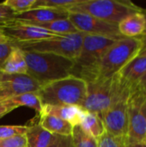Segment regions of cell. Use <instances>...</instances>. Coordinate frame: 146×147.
<instances>
[{"instance_id": "cell-30", "label": "cell", "mask_w": 146, "mask_h": 147, "mask_svg": "<svg viewBox=\"0 0 146 147\" xmlns=\"http://www.w3.org/2000/svg\"><path fill=\"white\" fill-rule=\"evenodd\" d=\"M13 47V42L9 40L4 42H0V71H2L3 65L9 57L11 49Z\"/></svg>"}, {"instance_id": "cell-34", "label": "cell", "mask_w": 146, "mask_h": 147, "mask_svg": "<svg viewBox=\"0 0 146 147\" xmlns=\"http://www.w3.org/2000/svg\"><path fill=\"white\" fill-rule=\"evenodd\" d=\"M138 87H139V88H140L141 90H143L146 91V73L145 74V76L141 78V80L139 81Z\"/></svg>"}, {"instance_id": "cell-5", "label": "cell", "mask_w": 146, "mask_h": 147, "mask_svg": "<svg viewBox=\"0 0 146 147\" xmlns=\"http://www.w3.org/2000/svg\"><path fill=\"white\" fill-rule=\"evenodd\" d=\"M121 38L84 34L82 47L77 58L74 61L75 65L71 75L88 82L90 79L96 66L106 51Z\"/></svg>"}, {"instance_id": "cell-3", "label": "cell", "mask_w": 146, "mask_h": 147, "mask_svg": "<svg viewBox=\"0 0 146 147\" xmlns=\"http://www.w3.org/2000/svg\"><path fill=\"white\" fill-rule=\"evenodd\" d=\"M38 93L42 105L82 108L86 97L87 84L83 79L71 75L43 85Z\"/></svg>"}, {"instance_id": "cell-33", "label": "cell", "mask_w": 146, "mask_h": 147, "mask_svg": "<svg viewBox=\"0 0 146 147\" xmlns=\"http://www.w3.org/2000/svg\"><path fill=\"white\" fill-rule=\"evenodd\" d=\"M143 13L145 14V16L146 17V10L143 9ZM140 40H141V45H142V49H141V51H142V50H144V49L146 48V30L145 32V34L140 38Z\"/></svg>"}, {"instance_id": "cell-15", "label": "cell", "mask_w": 146, "mask_h": 147, "mask_svg": "<svg viewBox=\"0 0 146 147\" xmlns=\"http://www.w3.org/2000/svg\"><path fill=\"white\" fill-rule=\"evenodd\" d=\"M84 109L78 106H51L42 105L40 115H50L59 117L73 127L79 126L83 116Z\"/></svg>"}, {"instance_id": "cell-39", "label": "cell", "mask_w": 146, "mask_h": 147, "mask_svg": "<svg viewBox=\"0 0 146 147\" xmlns=\"http://www.w3.org/2000/svg\"><path fill=\"white\" fill-rule=\"evenodd\" d=\"M3 102V100H2V99L0 98V102Z\"/></svg>"}, {"instance_id": "cell-27", "label": "cell", "mask_w": 146, "mask_h": 147, "mask_svg": "<svg viewBox=\"0 0 146 147\" xmlns=\"http://www.w3.org/2000/svg\"><path fill=\"white\" fill-rule=\"evenodd\" d=\"M26 126H0V139H8L19 135H25Z\"/></svg>"}, {"instance_id": "cell-2", "label": "cell", "mask_w": 146, "mask_h": 147, "mask_svg": "<svg viewBox=\"0 0 146 147\" xmlns=\"http://www.w3.org/2000/svg\"><path fill=\"white\" fill-rule=\"evenodd\" d=\"M87 93L82 108L101 116L114 102L133 90L117 75L86 82Z\"/></svg>"}, {"instance_id": "cell-29", "label": "cell", "mask_w": 146, "mask_h": 147, "mask_svg": "<svg viewBox=\"0 0 146 147\" xmlns=\"http://www.w3.org/2000/svg\"><path fill=\"white\" fill-rule=\"evenodd\" d=\"M48 147H74L71 135H53L50 146Z\"/></svg>"}, {"instance_id": "cell-16", "label": "cell", "mask_w": 146, "mask_h": 147, "mask_svg": "<svg viewBox=\"0 0 146 147\" xmlns=\"http://www.w3.org/2000/svg\"><path fill=\"white\" fill-rule=\"evenodd\" d=\"M25 134L26 147H48L52 140L53 134L45 130L39 123V115L27 125Z\"/></svg>"}, {"instance_id": "cell-14", "label": "cell", "mask_w": 146, "mask_h": 147, "mask_svg": "<svg viewBox=\"0 0 146 147\" xmlns=\"http://www.w3.org/2000/svg\"><path fill=\"white\" fill-rule=\"evenodd\" d=\"M120 34L125 38L140 39L146 30V17L142 11L129 15L118 24Z\"/></svg>"}, {"instance_id": "cell-20", "label": "cell", "mask_w": 146, "mask_h": 147, "mask_svg": "<svg viewBox=\"0 0 146 147\" xmlns=\"http://www.w3.org/2000/svg\"><path fill=\"white\" fill-rule=\"evenodd\" d=\"M5 103L19 108L21 106H25L35 110L38 115L40 114L42 109V103L38 92H28L16 96H13L3 101Z\"/></svg>"}, {"instance_id": "cell-25", "label": "cell", "mask_w": 146, "mask_h": 147, "mask_svg": "<svg viewBox=\"0 0 146 147\" xmlns=\"http://www.w3.org/2000/svg\"><path fill=\"white\" fill-rule=\"evenodd\" d=\"M98 147H126L127 140L126 138L115 137L108 133L105 132L98 140Z\"/></svg>"}, {"instance_id": "cell-19", "label": "cell", "mask_w": 146, "mask_h": 147, "mask_svg": "<svg viewBox=\"0 0 146 147\" xmlns=\"http://www.w3.org/2000/svg\"><path fill=\"white\" fill-rule=\"evenodd\" d=\"M79 126L87 134L90 135L96 140H98L106 132L101 116L85 109Z\"/></svg>"}, {"instance_id": "cell-7", "label": "cell", "mask_w": 146, "mask_h": 147, "mask_svg": "<svg viewBox=\"0 0 146 147\" xmlns=\"http://www.w3.org/2000/svg\"><path fill=\"white\" fill-rule=\"evenodd\" d=\"M83 35L84 34L77 32L74 34H57L47 39L35 41L12 42L24 52L53 53L75 61L80 53Z\"/></svg>"}, {"instance_id": "cell-35", "label": "cell", "mask_w": 146, "mask_h": 147, "mask_svg": "<svg viewBox=\"0 0 146 147\" xmlns=\"http://www.w3.org/2000/svg\"><path fill=\"white\" fill-rule=\"evenodd\" d=\"M126 147H146V142L145 141H141V142L130 143V144H127Z\"/></svg>"}, {"instance_id": "cell-22", "label": "cell", "mask_w": 146, "mask_h": 147, "mask_svg": "<svg viewBox=\"0 0 146 147\" xmlns=\"http://www.w3.org/2000/svg\"><path fill=\"white\" fill-rule=\"evenodd\" d=\"M71 138L74 147H98L97 140L87 134L80 126L73 127Z\"/></svg>"}, {"instance_id": "cell-17", "label": "cell", "mask_w": 146, "mask_h": 147, "mask_svg": "<svg viewBox=\"0 0 146 147\" xmlns=\"http://www.w3.org/2000/svg\"><path fill=\"white\" fill-rule=\"evenodd\" d=\"M39 123L45 130L53 135L70 136L74 127L69 122L50 115H39Z\"/></svg>"}, {"instance_id": "cell-12", "label": "cell", "mask_w": 146, "mask_h": 147, "mask_svg": "<svg viewBox=\"0 0 146 147\" xmlns=\"http://www.w3.org/2000/svg\"><path fill=\"white\" fill-rule=\"evenodd\" d=\"M69 12L65 9H57L50 8H35L22 13L15 14V18L25 22L45 23L59 19L68 18Z\"/></svg>"}, {"instance_id": "cell-28", "label": "cell", "mask_w": 146, "mask_h": 147, "mask_svg": "<svg viewBox=\"0 0 146 147\" xmlns=\"http://www.w3.org/2000/svg\"><path fill=\"white\" fill-rule=\"evenodd\" d=\"M0 147H26L25 135H19L8 139H0Z\"/></svg>"}, {"instance_id": "cell-37", "label": "cell", "mask_w": 146, "mask_h": 147, "mask_svg": "<svg viewBox=\"0 0 146 147\" xmlns=\"http://www.w3.org/2000/svg\"><path fill=\"white\" fill-rule=\"evenodd\" d=\"M139 55H142V56L146 57V48L145 49H144V50H142V51L139 53Z\"/></svg>"}, {"instance_id": "cell-18", "label": "cell", "mask_w": 146, "mask_h": 147, "mask_svg": "<svg viewBox=\"0 0 146 147\" xmlns=\"http://www.w3.org/2000/svg\"><path fill=\"white\" fill-rule=\"evenodd\" d=\"M2 71L9 74H27L28 72L24 52L14 43L11 52L3 65Z\"/></svg>"}, {"instance_id": "cell-6", "label": "cell", "mask_w": 146, "mask_h": 147, "mask_svg": "<svg viewBox=\"0 0 146 147\" xmlns=\"http://www.w3.org/2000/svg\"><path fill=\"white\" fill-rule=\"evenodd\" d=\"M142 9L133 2L126 0H79L68 11L85 13L107 22L118 25L129 15L142 11Z\"/></svg>"}, {"instance_id": "cell-11", "label": "cell", "mask_w": 146, "mask_h": 147, "mask_svg": "<svg viewBox=\"0 0 146 147\" xmlns=\"http://www.w3.org/2000/svg\"><path fill=\"white\" fill-rule=\"evenodd\" d=\"M0 28L5 36L13 42L35 41L57 35L43 28L16 19L0 24Z\"/></svg>"}, {"instance_id": "cell-41", "label": "cell", "mask_w": 146, "mask_h": 147, "mask_svg": "<svg viewBox=\"0 0 146 147\" xmlns=\"http://www.w3.org/2000/svg\"><path fill=\"white\" fill-rule=\"evenodd\" d=\"M145 142H146V140H145Z\"/></svg>"}, {"instance_id": "cell-10", "label": "cell", "mask_w": 146, "mask_h": 147, "mask_svg": "<svg viewBox=\"0 0 146 147\" xmlns=\"http://www.w3.org/2000/svg\"><path fill=\"white\" fill-rule=\"evenodd\" d=\"M68 19L72 22L78 32L85 34L113 38L123 37L120 34L117 24L107 22L85 13L69 12Z\"/></svg>"}, {"instance_id": "cell-21", "label": "cell", "mask_w": 146, "mask_h": 147, "mask_svg": "<svg viewBox=\"0 0 146 147\" xmlns=\"http://www.w3.org/2000/svg\"><path fill=\"white\" fill-rule=\"evenodd\" d=\"M32 23L40 28H43L50 32H52L57 34H74L77 33L78 31L72 24V22L68 19H59L49 22L45 23H34V22H28Z\"/></svg>"}, {"instance_id": "cell-9", "label": "cell", "mask_w": 146, "mask_h": 147, "mask_svg": "<svg viewBox=\"0 0 146 147\" xmlns=\"http://www.w3.org/2000/svg\"><path fill=\"white\" fill-rule=\"evenodd\" d=\"M131 94L127 92L114 102L103 114L101 118L105 130L115 137L126 138L128 133V98Z\"/></svg>"}, {"instance_id": "cell-40", "label": "cell", "mask_w": 146, "mask_h": 147, "mask_svg": "<svg viewBox=\"0 0 146 147\" xmlns=\"http://www.w3.org/2000/svg\"><path fill=\"white\" fill-rule=\"evenodd\" d=\"M1 118H2V116H0V119H1Z\"/></svg>"}, {"instance_id": "cell-32", "label": "cell", "mask_w": 146, "mask_h": 147, "mask_svg": "<svg viewBox=\"0 0 146 147\" xmlns=\"http://www.w3.org/2000/svg\"><path fill=\"white\" fill-rule=\"evenodd\" d=\"M17 109L16 107L15 106H12V105H9V104H7L5 103L4 102H0V116H4L5 115H7L8 113L11 112L12 110Z\"/></svg>"}, {"instance_id": "cell-8", "label": "cell", "mask_w": 146, "mask_h": 147, "mask_svg": "<svg viewBox=\"0 0 146 147\" xmlns=\"http://www.w3.org/2000/svg\"><path fill=\"white\" fill-rule=\"evenodd\" d=\"M127 144L145 141L146 91L137 87L131 91L128 98Z\"/></svg>"}, {"instance_id": "cell-26", "label": "cell", "mask_w": 146, "mask_h": 147, "mask_svg": "<svg viewBox=\"0 0 146 147\" xmlns=\"http://www.w3.org/2000/svg\"><path fill=\"white\" fill-rule=\"evenodd\" d=\"M36 0H6L3 3L11 9L15 14L22 13L33 8Z\"/></svg>"}, {"instance_id": "cell-4", "label": "cell", "mask_w": 146, "mask_h": 147, "mask_svg": "<svg viewBox=\"0 0 146 147\" xmlns=\"http://www.w3.org/2000/svg\"><path fill=\"white\" fill-rule=\"evenodd\" d=\"M141 49L140 39L121 38L118 40L103 54L89 81L96 78H109L117 75L126 65L139 54Z\"/></svg>"}, {"instance_id": "cell-31", "label": "cell", "mask_w": 146, "mask_h": 147, "mask_svg": "<svg viewBox=\"0 0 146 147\" xmlns=\"http://www.w3.org/2000/svg\"><path fill=\"white\" fill-rule=\"evenodd\" d=\"M15 13L11 9L4 5L3 3H0V24L13 20L15 18Z\"/></svg>"}, {"instance_id": "cell-13", "label": "cell", "mask_w": 146, "mask_h": 147, "mask_svg": "<svg viewBox=\"0 0 146 147\" xmlns=\"http://www.w3.org/2000/svg\"><path fill=\"white\" fill-rule=\"evenodd\" d=\"M146 73V57L138 55L118 73L120 78L132 90L138 87L139 81Z\"/></svg>"}, {"instance_id": "cell-1", "label": "cell", "mask_w": 146, "mask_h": 147, "mask_svg": "<svg viewBox=\"0 0 146 147\" xmlns=\"http://www.w3.org/2000/svg\"><path fill=\"white\" fill-rule=\"evenodd\" d=\"M24 55L28 66L27 74L38 81L41 87L71 76L75 65L74 60L53 53L24 52Z\"/></svg>"}, {"instance_id": "cell-23", "label": "cell", "mask_w": 146, "mask_h": 147, "mask_svg": "<svg viewBox=\"0 0 146 147\" xmlns=\"http://www.w3.org/2000/svg\"><path fill=\"white\" fill-rule=\"evenodd\" d=\"M4 82L17 84H22V85H28V86H35V87H40L41 88V84L28 74H18V73L9 74V73H5V72L2 71L1 83H4Z\"/></svg>"}, {"instance_id": "cell-24", "label": "cell", "mask_w": 146, "mask_h": 147, "mask_svg": "<svg viewBox=\"0 0 146 147\" xmlns=\"http://www.w3.org/2000/svg\"><path fill=\"white\" fill-rule=\"evenodd\" d=\"M79 0H36L33 8H50L57 9L69 10L77 4Z\"/></svg>"}, {"instance_id": "cell-36", "label": "cell", "mask_w": 146, "mask_h": 147, "mask_svg": "<svg viewBox=\"0 0 146 147\" xmlns=\"http://www.w3.org/2000/svg\"><path fill=\"white\" fill-rule=\"evenodd\" d=\"M7 40H9V39L7 36H5L3 30L0 28V42H4V41H7Z\"/></svg>"}, {"instance_id": "cell-38", "label": "cell", "mask_w": 146, "mask_h": 147, "mask_svg": "<svg viewBox=\"0 0 146 147\" xmlns=\"http://www.w3.org/2000/svg\"><path fill=\"white\" fill-rule=\"evenodd\" d=\"M1 74H2V71H0V83H1Z\"/></svg>"}]
</instances>
